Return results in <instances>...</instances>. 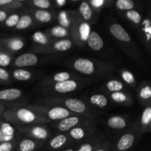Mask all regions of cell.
Here are the masks:
<instances>
[{"label":"cell","mask_w":151,"mask_h":151,"mask_svg":"<svg viewBox=\"0 0 151 151\" xmlns=\"http://www.w3.org/2000/svg\"><path fill=\"white\" fill-rule=\"evenodd\" d=\"M23 95L22 90L16 88L0 90V101L12 102L20 99Z\"/></svg>","instance_id":"18"},{"label":"cell","mask_w":151,"mask_h":151,"mask_svg":"<svg viewBox=\"0 0 151 151\" xmlns=\"http://www.w3.org/2000/svg\"><path fill=\"white\" fill-rule=\"evenodd\" d=\"M143 135L139 120L132 122L129 127L121 134L119 137H116L114 147L116 151H128L131 150L136 143L141 139Z\"/></svg>","instance_id":"5"},{"label":"cell","mask_w":151,"mask_h":151,"mask_svg":"<svg viewBox=\"0 0 151 151\" xmlns=\"http://www.w3.org/2000/svg\"><path fill=\"white\" fill-rule=\"evenodd\" d=\"M106 139L103 133L97 132L83 142H81L82 143L77 151H95Z\"/></svg>","instance_id":"13"},{"label":"cell","mask_w":151,"mask_h":151,"mask_svg":"<svg viewBox=\"0 0 151 151\" xmlns=\"http://www.w3.org/2000/svg\"><path fill=\"white\" fill-rule=\"evenodd\" d=\"M32 23H33V19H32V16L27 14L23 15L19 18L16 28L19 30H22V29H25L29 27L32 24Z\"/></svg>","instance_id":"34"},{"label":"cell","mask_w":151,"mask_h":151,"mask_svg":"<svg viewBox=\"0 0 151 151\" xmlns=\"http://www.w3.org/2000/svg\"><path fill=\"white\" fill-rule=\"evenodd\" d=\"M0 136H1V132H0Z\"/></svg>","instance_id":"52"},{"label":"cell","mask_w":151,"mask_h":151,"mask_svg":"<svg viewBox=\"0 0 151 151\" xmlns=\"http://www.w3.org/2000/svg\"><path fill=\"white\" fill-rule=\"evenodd\" d=\"M109 97H110L112 101L117 104L131 106L134 103V100H133L131 95H130V94L124 92V91L109 93Z\"/></svg>","instance_id":"20"},{"label":"cell","mask_w":151,"mask_h":151,"mask_svg":"<svg viewBox=\"0 0 151 151\" xmlns=\"http://www.w3.org/2000/svg\"><path fill=\"white\" fill-rule=\"evenodd\" d=\"M115 7L122 11H129L134 10L136 5L135 2L132 0H117L115 2Z\"/></svg>","instance_id":"35"},{"label":"cell","mask_w":151,"mask_h":151,"mask_svg":"<svg viewBox=\"0 0 151 151\" xmlns=\"http://www.w3.org/2000/svg\"><path fill=\"white\" fill-rule=\"evenodd\" d=\"M86 42L88 47L94 51H100L104 47V41L96 31H91Z\"/></svg>","instance_id":"22"},{"label":"cell","mask_w":151,"mask_h":151,"mask_svg":"<svg viewBox=\"0 0 151 151\" xmlns=\"http://www.w3.org/2000/svg\"><path fill=\"white\" fill-rule=\"evenodd\" d=\"M19 18L20 16L18 14H12L10 16H7V18L6 19V20L4 21L5 22V25L8 27H16V24H18V22L19 20Z\"/></svg>","instance_id":"42"},{"label":"cell","mask_w":151,"mask_h":151,"mask_svg":"<svg viewBox=\"0 0 151 151\" xmlns=\"http://www.w3.org/2000/svg\"><path fill=\"white\" fill-rule=\"evenodd\" d=\"M13 78L19 81H27L32 78V74L27 69H16L13 72Z\"/></svg>","instance_id":"32"},{"label":"cell","mask_w":151,"mask_h":151,"mask_svg":"<svg viewBox=\"0 0 151 151\" xmlns=\"http://www.w3.org/2000/svg\"><path fill=\"white\" fill-rule=\"evenodd\" d=\"M96 123H97V121L95 117L74 114L61 120L57 121L53 124V126L58 132L64 134L76 127Z\"/></svg>","instance_id":"8"},{"label":"cell","mask_w":151,"mask_h":151,"mask_svg":"<svg viewBox=\"0 0 151 151\" xmlns=\"http://www.w3.org/2000/svg\"><path fill=\"white\" fill-rule=\"evenodd\" d=\"M14 144L13 141L0 142V151H11Z\"/></svg>","instance_id":"44"},{"label":"cell","mask_w":151,"mask_h":151,"mask_svg":"<svg viewBox=\"0 0 151 151\" xmlns=\"http://www.w3.org/2000/svg\"><path fill=\"white\" fill-rule=\"evenodd\" d=\"M97 123H96L76 127L64 134H66L72 141L83 142L94 134H97Z\"/></svg>","instance_id":"10"},{"label":"cell","mask_w":151,"mask_h":151,"mask_svg":"<svg viewBox=\"0 0 151 151\" xmlns=\"http://www.w3.org/2000/svg\"><path fill=\"white\" fill-rule=\"evenodd\" d=\"M119 73L121 78H122L127 84H128L130 86L133 87V88H135L136 85H137V82H136V79L134 74H133L131 71H129L128 69H122L119 70Z\"/></svg>","instance_id":"31"},{"label":"cell","mask_w":151,"mask_h":151,"mask_svg":"<svg viewBox=\"0 0 151 151\" xmlns=\"http://www.w3.org/2000/svg\"><path fill=\"white\" fill-rule=\"evenodd\" d=\"M110 147H111L110 142L108 141L107 139H106L103 143H102L101 145H100L95 151H108L109 150Z\"/></svg>","instance_id":"45"},{"label":"cell","mask_w":151,"mask_h":151,"mask_svg":"<svg viewBox=\"0 0 151 151\" xmlns=\"http://www.w3.org/2000/svg\"><path fill=\"white\" fill-rule=\"evenodd\" d=\"M54 3L55 4L56 7H64V6L67 4L68 1H66V0H55Z\"/></svg>","instance_id":"46"},{"label":"cell","mask_w":151,"mask_h":151,"mask_svg":"<svg viewBox=\"0 0 151 151\" xmlns=\"http://www.w3.org/2000/svg\"><path fill=\"white\" fill-rule=\"evenodd\" d=\"M93 81L91 79H71L69 81H63L56 83L49 84V85H42V89L45 92L51 94H69L81 88L87 86L88 83Z\"/></svg>","instance_id":"7"},{"label":"cell","mask_w":151,"mask_h":151,"mask_svg":"<svg viewBox=\"0 0 151 151\" xmlns=\"http://www.w3.org/2000/svg\"><path fill=\"white\" fill-rule=\"evenodd\" d=\"M89 5L91 8H94L95 10H100L103 7H106L108 4H110V1H106V0H90L88 1Z\"/></svg>","instance_id":"41"},{"label":"cell","mask_w":151,"mask_h":151,"mask_svg":"<svg viewBox=\"0 0 151 151\" xmlns=\"http://www.w3.org/2000/svg\"><path fill=\"white\" fill-rule=\"evenodd\" d=\"M1 122H0V124H1Z\"/></svg>","instance_id":"53"},{"label":"cell","mask_w":151,"mask_h":151,"mask_svg":"<svg viewBox=\"0 0 151 151\" xmlns=\"http://www.w3.org/2000/svg\"><path fill=\"white\" fill-rule=\"evenodd\" d=\"M125 16L131 22L137 25H139L142 23V16L137 10H131L125 12Z\"/></svg>","instance_id":"38"},{"label":"cell","mask_w":151,"mask_h":151,"mask_svg":"<svg viewBox=\"0 0 151 151\" xmlns=\"http://www.w3.org/2000/svg\"><path fill=\"white\" fill-rule=\"evenodd\" d=\"M32 39L34 42L38 44V46H46L50 43L49 37L41 31H37L34 32L32 34Z\"/></svg>","instance_id":"36"},{"label":"cell","mask_w":151,"mask_h":151,"mask_svg":"<svg viewBox=\"0 0 151 151\" xmlns=\"http://www.w3.org/2000/svg\"><path fill=\"white\" fill-rule=\"evenodd\" d=\"M39 61V58L37 55L32 52H26L18 56L13 63V66L19 68L27 67L36 65Z\"/></svg>","instance_id":"15"},{"label":"cell","mask_w":151,"mask_h":151,"mask_svg":"<svg viewBox=\"0 0 151 151\" xmlns=\"http://www.w3.org/2000/svg\"><path fill=\"white\" fill-rule=\"evenodd\" d=\"M11 53V52L7 50L0 51V67H5L10 64L13 58Z\"/></svg>","instance_id":"39"},{"label":"cell","mask_w":151,"mask_h":151,"mask_svg":"<svg viewBox=\"0 0 151 151\" xmlns=\"http://www.w3.org/2000/svg\"><path fill=\"white\" fill-rule=\"evenodd\" d=\"M2 116L7 122L19 126H29L33 125H45L50 122L41 115L30 110L27 106L15 105L4 111Z\"/></svg>","instance_id":"2"},{"label":"cell","mask_w":151,"mask_h":151,"mask_svg":"<svg viewBox=\"0 0 151 151\" xmlns=\"http://www.w3.org/2000/svg\"><path fill=\"white\" fill-rule=\"evenodd\" d=\"M142 134L150 133L151 129V107L150 105L146 106L142 113L141 118L139 121Z\"/></svg>","instance_id":"19"},{"label":"cell","mask_w":151,"mask_h":151,"mask_svg":"<svg viewBox=\"0 0 151 151\" xmlns=\"http://www.w3.org/2000/svg\"><path fill=\"white\" fill-rule=\"evenodd\" d=\"M38 103L46 106H60L75 114L95 117L94 113L91 112L88 105L83 100L80 99L72 97H45L41 99Z\"/></svg>","instance_id":"3"},{"label":"cell","mask_w":151,"mask_h":151,"mask_svg":"<svg viewBox=\"0 0 151 151\" xmlns=\"http://www.w3.org/2000/svg\"><path fill=\"white\" fill-rule=\"evenodd\" d=\"M47 36L54 37L57 38H66L69 35V31L66 28L60 26H55L47 31Z\"/></svg>","instance_id":"30"},{"label":"cell","mask_w":151,"mask_h":151,"mask_svg":"<svg viewBox=\"0 0 151 151\" xmlns=\"http://www.w3.org/2000/svg\"><path fill=\"white\" fill-rule=\"evenodd\" d=\"M105 88L109 93L119 92V91H123L125 90V86L122 81L116 79H111L106 83Z\"/></svg>","instance_id":"29"},{"label":"cell","mask_w":151,"mask_h":151,"mask_svg":"<svg viewBox=\"0 0 151 151\" xmlns=\"http://www.w3.org/2000/svg\"><path fill=\"white\" fill-rule=\"evenodd\" d=\"M72 47V42L69 39H61L55 42L50 41L49 44L46 46H38L34 48L36 52L40 53H55L58 52H65L70 50Z\"/></svg>","instance_id":"12"},{"label":"cell","mask_w":151,"mask_h":151,"mask_svg":"<svg viewBox=\"0 0 151 151\" xmlns=\"http://www.w3.org/2000/svg\"><path fill=\"white\" fill-rule=\"evenodd\" d=\"M26 106L30 110L34 111L37 114L45 117L50 122H57L75 114L60 106H46L38 103Z\"/></svg>","instance_id":"6"},{"label":"cell","mask_w":151,"mask_h":151,"mask_svg":"<svg viewBox=\"0 0 151 151\" xmlns=\"http://www.w3.org/2000/svg\"><path fill=\"white\" fill-rule=\"evenodd\" d=\"M34 18L40 23H49L52 20V15L47 10H34L32 11Z\"/></svg>","instance_id":"28"},{"label":"cell","mask_w":151,"mask_h":151,"mask_svg":"<svg viewBox=\"0 0 151 151\" xmlns=\"http://www.w3.org/2000/svg\"><path fill=\"white\" fill-rule=\"evenodd\" d=\"M20 131L29 139L44 142L51 137V133L44 125H33L20 128Z\"/></svg>","instance_id":"11"},{"label":"cell","mask_w":151,"mask_h":151,"mask_svg":"<svg viewBox=\"0 0 151 151\" xmlns=\"http://www.w3.org/2000/svg\"><path fill=\"white\" fill-rule=\"evenodd\" d=\"M4 111V106L0 103V115H2L3 112Z\"/></svg>","instance_id":"49"},{"label":"cell","mask_w":151,"mask_h":151,"mask_svg":"<svg viewBox=\"0 0 151 151\" xmlns=\"http://www.w3.org/2000/svg\"><path fill=\"white\" fill-rule=\"evenodd\" d=\"M137 95L142 104L150 105L151 88L147 83H142L137 90Z\"/></svg>","instance_id":"23"},{"label":"cell","mask_w":151,"mask_h":151,"mask_svg":"<svg viewBox=\"0 0 151 151\" xmlns=\"http://www.w3.org/2000/svg\"><path fill=\"white\" fill-rule=\"evenodd\" d=\"M66 66L82 75L94 78H105L114 72L116 69L114 66L107 62L86 58H78L69 61L67 60Z\"/></svg>","instance_id":"1"},{"label":"cell","mask_w":151,"mask_h":151,"mask_svg":"<svg viewBox=\"0 0 151 151\" xmlns=\"http://www.w3.org/2000/svg\"><path fill=\"white\" fill-rule=\"evenodd\" d=\"M78 13L80 17L86 22H92L94 19V10L88 3V1H83L80 4Z\"/></svg>","instance_id":"24"},{"label":"cell","mask_w":151,"mask_h":151,"mask_svg":"<svg viewBox=\"0 0 151 151\" xmlns=\"http://www.w3.org/2000/svg\"><path fill=\"white\" fill-rule=\"evenodd\" d=\"M63 151H75V149L73 148H67L66 150H64Z\"/></svg>","instance_id":"50"},{"label":"cell","mask_w":151,"mask_h":151,"mask_svg":"<svg viewBox=\"0 0 151 151\" xmlns=\"http://www.w3.org/2000/svg\"><path fill=\"white\" fill-rule=\"evenodd\" d=\"M10 81V74L6 69L0 67V82L4 83H8Z\"/></svg>","instance_id":"43"},{"label":"cell","mask_w":151,"mask_h":151,"mask_svg":"<svg viewBox=\"0 0 151 151\" xmlns=\"http://www.w3.org/2000/svg\"><path fill=\"white\" fill-rule=\"evenodd\" d=\"M71 141L72 140L66 134L60 133L50 139L49 141V147L52 150H58L61 147H63L67 144H69Z\"/></svg>","instance_id":"21"},{"label":"cell","mask_w":151,"mask_h":151,"mask_svg":"<svg viewBox=\"0 0 151 151\" xmlns=\"http://www.w3.org/2000/svg\"><path fill=\"white\" fill-rule=\"evenodd\" d=\"M0 132L3 137H13L15 136V128L7 122H1L0 124Z\"/></svg>","instance_id":"37"},{"label":"cell","mask_w":151,"mask_h":151,"mask_svg":"<svg viewBox=\"0 0 151 151\" xmlns=\"http://www.w3.org/2000/svg\"><path fill=\"white\" fill-rule=\"evenodd\" d=\"M87 102L99 109H105L109 105V99L103 94H91L87 98Z\"/></svg>","instance_id":"25"},{"label":"cell","mask_w":151,"mask_h":151,"mask_svg":"<svg viewBox=\"0 0 151 151\" xmlns=\"http://www.w3.org/2000/svg\"><path fill=\"white\" fill-rule=\"evenodd\" d=\"M69 29V34L72 35L75 44L80 47H84L91 32L89 24L84 22L80 16H78Z\"/></svg>","instance_id":"9"},{"label":"cell","mask_w":151,"mask_h":151,"mask_svg":"<svg viewBox=\"0 0 151 151\" xmlns=\"http://www.w3.org/2000/svg\"><path fill=\"white\" fill-rule=\"evenodd\" d=\"M78 11H67V10H61L58 14V21L59 26L63 28H70L72 24L75 22L78 18Z\"/></svg>","instance_id":"16"},{"label":"cell","mask_w":151,"mask_h":151,"mask_svg":"<svg viewBox=\"0 0 151 151\" xmlns=\"http://www.w3.org/2000/svg\"><path fill=\"white\" fill-rule=\"evenodd\" d=\"M109 31L118 43L121 44L122 47L126 52L127 54H129V56L132 58L133 60L134 59L136 61L139 63L140 60L142 58L139 56L140 54L135 51L137 50V46L132 41L131 35L127 32L126 29L119 24L114 23L109 26Z\"/></svg>","instance_id":"4"},{"label":"cell","mask_w":151,"mask_h":151,"mask_svg":"<svg viewBox=\"0 0 151 151\" xmlns=\"http://www.w3.org/2000/svg\"><path fill=\"white\" fill-rule=\"evenodd\" d=\"M38 140L31 139L29 138L24 139L22 140L19 145V151H33L37 146Z\"/></svg>","instance_id":"33"},{"label":"cell","mask_w":151,"mask_h":151,"mask_svg":"<svg viewBox=\"0 0 151 151\" xmlns=\"http://www.w3.org/2000/svg\"><path fill=\"white\" fill-rule=\"evenodd\" d=\"M71 79H81L79 77H74L71 73L68 72H60L45 78L42 82V85H49V84L63 82Z\"/></svg>","instance_id":"17"},{"label":"cell","mask_w":151,"mask_h":151,"mask_svg":"<svg viewBox=\"0 0 151 151\" xmlns=\"http://www.w3.org/2000/svg\"><path fill=\"white\" fill-rule=\"evenodd\" d=\"M4 44L6 48L8 49L10 52H16L22 50L24 46V42L20 38H10L4 41Z\"/></svg>","instance_id":"27"},{"label":"cell","mask_w":151,"mask_h":151,"mask_svg":"<svg viewBox=\"0 0 151 151\" xmlns=\"http://www.w3.org/2000/svg\"><path fill=\"white\" fill-rule=\"evenodd\" d=\"M131 124L128 116L121 115L110 116L106 120V125L109 129L112 131H120L121 133H123L131 125Z\"/></svg>","instance_id":"14"},{"label":"cell","mask_w":151,"mask_h":151,"mask_svg":"<svg viewBox=\"0 0 151 151\" xmlns=\"http://www.w3.org/2000/svg\"><path fill=\"white\" fill-rule=\"evenodd\" d=\"M13 1V0H0V7L3 8Z\"/></svg>","instance_id":"48"},{"label":"cell","mask_w":151,"mask_h":151,"mask_svg":"<svg viewBox=\"0 0 151 151\" xmlns=\"http://www.w3.org/2000/svg\"><path fill=\"white\" fill-rule=\"evenodd\" d=\"M28 4L39 10H47L52 6V2L50 0H32L28 2Z\"/></svg>","instance_id":"40"},{"label":"cell","mask_w":151,"mask_h":151,"mask_svg":"<svg viewBox=\"0 0 151 151\" xmlns=\"http://www.w3.org/2000/svg\"><path fill=\"white\" fill-rule=\"evenodd\" d=\"M141 26V38L143 42L150 47L151 40V22L149 18L144 19L142 22Z\"/></svg>","instance_id":"26"},{"label":"cell","mask_w":151,"mask_h":151,"mask_svg":"<svg viewBox=\"0 0 151 151\" xmlns=\"http://www.w3.org/2000/svg\"><path fill=\"white\" fill-rule=\"evenodd\" d=\"M7 18V13L4 10H0V22H3Z\"/></svg>","instance_id":"47"},{"label":"cell","mask_w":151,"mask_h":151,"mask_svg":"<svg viewBox=\"0 0 151 151\" xmlns=\"http://www.w3.org/2000/svg\"><path fill=\"white\" fill-rule=\"evenodd\" d=\"M0 51H1V47H0Z\"/></svg>","instance_id":"51"}]
</instances>
